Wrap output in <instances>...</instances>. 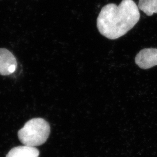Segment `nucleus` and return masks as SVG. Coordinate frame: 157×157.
I'll use <instances>...</instances> for the list:
<instances>
[{"label": "nucleus", "instance_id": "f257e3e1", "mask_svg": "<svg viewBox=\"0 0 157 157\" xmlns=\"http://www.w3.org/2000/svg\"><path fill=\"white\" fill-rule=\"evenodd\" d=\"M140 12L133 0H123L119 5L108 4L101 9L97 19V26L101 35L116 39L132 29L138 22Z\"/></svg>", "mask_w": 157, "mask_h": 157}, {"label": "nucleus", "instance_id": "f03ea898", "mask_svg": "<svg viewBox=\"0 0 157 157\" xmlns=\"http://www.w3.org/2000/svg\"><path fill=\"white\" fill-rule=\"evenodd\" d=\"M51 128L47 121L35 118L27 122L18 132V137L22 144L30 147L42 145L49 137Z\"/></svg>", "mask_w": 157, "mask_h": 157}, {"label": "nucleus", "instance_id": "7ed1b4c3", "mask_svg": "<svg viewBox=\"0 0 157 157\" xmlns=\"http://www.w3.org/2000/svg\"><path fill=\"white\" fill-rule=\"evenodd\" d=\"M17 59L13 54L7 49L0 48V74L8 76L17 68Z\"/></svg>", "mask_w": 157, "mask_h": 157}, {"label": "nucleus", "instance_id": "20e7f679", "mask_svg": "<svg viewBox=\"0 0 157 157\" xmlns=\"http://www.w3.org/2000/svg\"><path fill=\"white\" fill-rule=\"evenodd\" d=\"M135 61L137 65L144 70L156 66L157 65V49H143L137 54Z\"/></svg>", "mask_w": 157, "mask_h": 157}, {"label": "nucleus", "instance_id": "39448f33", "mask_svg": "<svg viewBox=\"0 0 157 157\" xmlns=\"http://www.w3.org/2000/svg\"><path fill=\"white\" fill-rule=\"evenodd\" d=\"M39 154L35 147L24 145L12 148L6 157H38Z\"/></svg>", "mask_w": 157, "mask_h": 157}, {"label": "nucleus", "instance_id": "423d86ee", "mask_svg": "<svg viewBox=\"0 0 157 157\" xmlns=\"http://www.w3.org/2000/svg\"><path fill=\"white\" fill-rule=\"evenodd\" d=\"M138 7L148 16L157 14V0H140Z\"/></svg>", "mask_w": 157, "mask_h": 157}]
</instances>
